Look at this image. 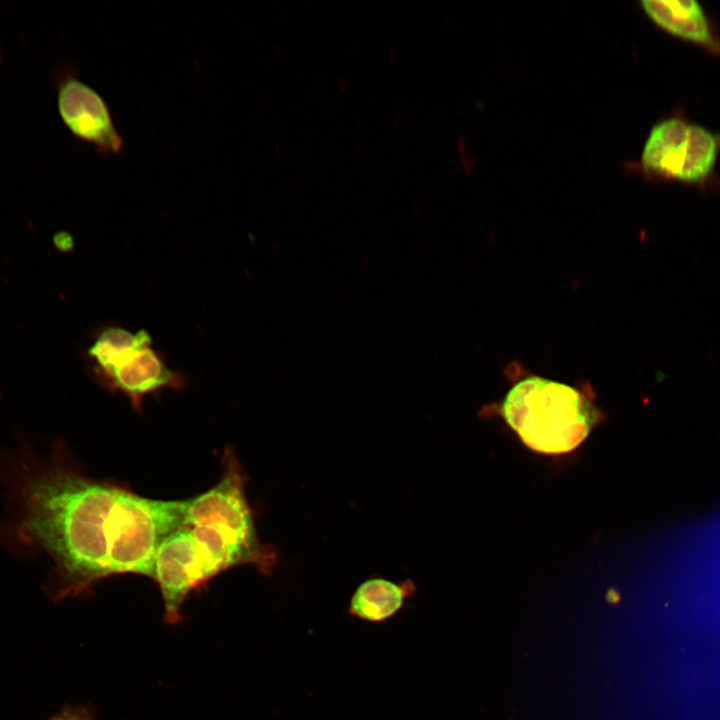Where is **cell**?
I'll return each mask as SVG.
<instances>
[{"label":"cell","instance_id":"obj_8","mask_svg":"<svg viewBox=\"0 0 720 720\" xmlns=\"http://www.w3.org/2000/svg\"><path fill=\"white\" fill-rule=\"evenodd\" d=\"M416 592L415 583L406 579L393 582L371 577L354 591L348 610L351 616L369 623H383L394 617Z\"/></svg>","mask_w":720,"mask_h":720},{"label":"cell","instance_id":"obj_7","mask_svg":"<svg viewBox=\"0 0 720 720\" xmlns=\"http://www.w3.org/2000/svg\"><path fill=\"white\" fill-rule=\"evenodd\" d=\"M641 7L663 31L706 52L720 55V36L704 7L695 0H645Z\"/></svg>","mask_w":720,"mask_h":720},{"label":"cell","instance_id":"obj_2","mask_svg":"<svg viewBox=\"0 0 720 720\" xmlns=\"http://www.w3.org/2000/svg\"><path fill=\"white\" fill-rule=\"evenodd\" d=\"M245 480L234 449L227 448L219 481L187 499L180 525L159 545L152 579L170 623L180 620L187 596L218 574L251 565L271 575L276 567V550L257 535Z\"/></svg>","mask_w":720,"mask_h":720},{"label":"cell","instance_id":"obj_5","mask_svg":"<svg viewBox=\"0 0 720 720\" xmlns=\"http://www.w3.org/2000/svg\"><path fill=\"white\" fill-rule=\"evenodd\" d=\"M57 104L64 124L74 136L92 144L103 155L122 151L123 140L108 106L94 89L68 78L59 87Z\"/></svg>","mask_w":720,"mask_h":720},{"label":"cell","instance_id":"obj_6","mask_svg":"<svg viewBox=\"0 0 720 720\" xmlns=\"http://www.w3.org/2000/svg\"><path fill=\"white\" fill-rule=\"evenodd\" d=\"M152 343L131 351L96 378L106 389L124 394L138 411L146 396L163 389H181L187 383L184 374L170 368Z\"/></svg>","mask_w":720,"mask_h":720},{"label":"cell","instance_id":"obj_11","mask_svg":"<svg viewBox=\"0 0 720 720\" xmlns=\"http://www.w3.org/2000/svg\"><path fill=\"white\" fill-rule=\"evenodd\" d=\"M55 244L59 249L65 250L71 247V237L67 233H58L55 236Z\"/></svg>","mask_w":720,"mask_h":720},{"label":"cell","instance_id":"obj_1","mask_svg":"<svg viewBox=\"0 0 720 720\" xmlns=\"http://www.w3.org/2000/svg\"><path fill=\"white\" fill-rule=\"evenodd\" d=\"M0 476L8 506L3 537L18 553L52 559L46 592L55 601L113 575L152 578L156 551L180 525L187 503L90 478L60 447L49 456L23 447L1 463Z\"/></svg>","mask_w":720,"mask_h":720},{"label":"cell","instance_id":"obj_3","mask_svg":"<svg viewBox=\"0 0 720 720\" xmlns=\"http://www.w3.org/2000/svg\"><path fill=\"white\" fill-rule=\"evenodd\" d=\"M502 412L525 445L545 454L574 450L594 423L593 410L579 391L538 376L515 384L504 399Z\"/></svg>","mask_w":720,"mask_h":720},{"label":"cell","instance_id":"obj_10","mask_svg":"<svg viewBox=\"0 0 720 720\" xmlns=\"http://www.w3.org/2000/svg\"><path fill=\"white\" fill-rule=\"evenodd\" d=\"M50 720H91L88 711L82 707H68Z\"/></svg>","mask_w":720,"mask_h":720},{"label":"cell","instance_id":"obj_4","mask_svg":"<svg viewBox=\"0 0 720 720\" xmlns=\"http://www.w3.org/2000/svg\"><path fill=\"white\" fill-rule=\"evenodd\" d=\"M719 156V133L681 116H671L651 128L640 167L655 179L702 187L714 176Z\"/></svg>","mask_w":720,"mask_h":720},{"label":"cell","instance_id":"obj_9","mask_svg":"<svg viewBox=\"0 0 720 720\" xmlns=\"http://www.w3.org/2000/svg\"><path fill=\"white\" fill-rule=\"evenodd\" d=\"M152 342L146 330L132 332L119 326L102 328L87 351L93 375L98 377L106 374L128 353Z\"/></svg>","mask_w":720,"mask_h":720}]
</instances>
